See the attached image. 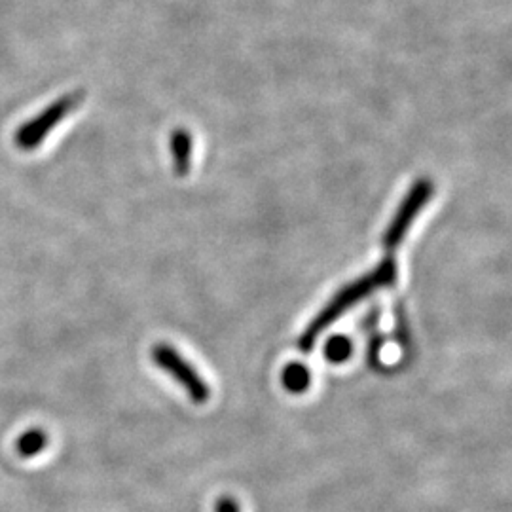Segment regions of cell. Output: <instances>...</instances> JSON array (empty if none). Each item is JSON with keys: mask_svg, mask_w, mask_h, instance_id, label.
I'll return each mask as SVG.
<instances>
[{"mask_svg": "<svg viewBox=\"0 0 512 512\" xmlns=\"http://www.w3.org/2000/svg\"><path fill=\"white\" fill-rule=\"evenodd\" d=\"M152 359L162 370L169 372L175 382L183 385L184 391L194 403L203 404L211 399L209 385L203 382L198 370L190 365L179 351H175L167 344H158L152 349Z\"/></svg>", "mask_w": 512, "mask_h": 512, "instance_id": "obj_3", "label": "cell"}, {"mask_svg": "<svg viewBox=\"0 0 512 512\" xmlns=\"http://www.w3.org/2000/svg\"><path fill=\"white\" fill-rule=\"evenodd\" d=\"M82 97H84V93L74 92L67 93V95L52 101L50 107H46L42 112H38L33 120H29L23 126H19L18 131H16V137H14L16 145L21 150H27V152L40 147L46 141V137L50 135V131L55 126H59L65 120V116L69 112H73L82 103Z\"/></svg>", "mask_w": 512, "mask_h": 512, "instance_id": "obj_2", "label": "cell"}, {"mask_svg": "<svg viewBox=\"0 0 512 512\" xmlns=\"http://www.w3.org/2000/svg\"><path fill=\"white\" fill-rule=\"evenodd\" d=\"M18 452L21 458H35L48 446V433L42 429H29L18 439Z\"/></svg>", "mask_w": 512, "mask_h": 512, "instance_id": "obj_7", "label": "cell"}, {"mask_svg": "<svg viewBox=\"0 0 512 512\" xmlns=\"http://www.w3.org/2000/svg\"><path fill=\"white\" fill-rule=\"evenodd\" d=\"M215 512H239L238 503L232 497H220Z\"/></svg>", "mask_w": 512, "mask_h": 512, "instance_id": "obj_9", "label": "cell"}, {"mask_svg": "<svg viewBox=\"0 0 512 512\" xmlns=\"http://www.w3.org/2000/svg\"><path fill=\"white\" fill-rule=\"evenodd\" d=\"M281 384L289 393L300 395L310 387V370L300 363H291V365L285 366L281 372Z\"/></svg>", "mask_w": 512, "mask_h": 512, "instance_id": "obj_6", "label": "cell"}, {"mask_svg": "<svg viewBox=\"0 0 512 512\" xmlns=\"http://www.w3.org/2000/svg\"><path fill=\"white\" fill-rule=\"evenodd\" d=\"M395 279H397V264L389 256L370 274L363 275L361 279H357L348 287H344L323 310L315 315V319L308 325V329L304 330V334L298 340L300 351L310 353L313 346H315V342L319 340V336L329 329L334 321H338L346 311L351 310L353 306H357L361 300H365L366 296L376 293L378 289L393 285Z\"/></svg>", "mask_w": 512, "mask_h": 512, "instance_id": "obj_1", "label": "cell"}, {"mask_svg": "<svg viewBox=\"0 0 512 512\" xmlns=\"http://www.w3.org/2000/svg\"><path fill=\"white\" fill-rule=\"evenodd\" d=\"M431 196H433V183L431 181L421 179L412 186V190L408 192V196L404 198V202L397 209L391 224L385 230L384 247L389 253L395 251L403 243L404 236L408 234L412 222L420 215L425 203L431 200Z\"/></svg>", "mask_w": 512, "mask_h": 512, "instance_id": "obj_4", "label": "cell"}, {"mask_svg": "<svg viewBox=\"0 0 512 512\" xmlns=\"http://www.w3.org/2000/svg\"><path fill=\"white\" fill-rule=\"evenodd\" d=\"M351 351H353V346H351V342L346 336H334V338H330L327 346H325V357H327L329 363L340 365V363L348 361L351 357Z\"/></svg>", "mask_w": 512, "mask_h": 512, "instance_id": "obj_8", "label": "cell"}, {"mask_svg": "<svg viewBox=\"0 0 512 512\" xmlns=\"http://www.w3.org/2000/svg\"><path fill=\"white\" fill-rule=\"evenodd\" d=\"M171 156L177 175H186L192 164V137L186 129H177L171 137Z\"/></svg>", "mask_w": 512, "mask_h": 512, "instance_id": "obj_5", "label": "cell"}]
</instances>
